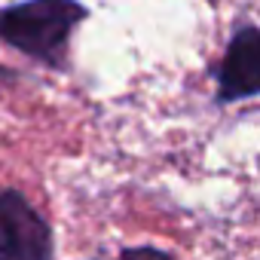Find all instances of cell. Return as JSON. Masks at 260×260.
<instances>
[{
  "mask_svg": "<svg viewBox=\"0 0 260 260\" xmlns=\"http://www.w3.org/2000/svg\"><path fill=\"white\" fill-rule=\"evenodd\" d=\"M89 19L80 0H22L0 10V43L40 61L64 68L74 31Z\"/></svg>",
  "mask_w": 260,
  "mask_h": 260,
  "instance_id": "obj_1",
  "label": "cell"
},
{
  "mask_svg": "<svg viewBox=\"0 0 260 260\" xmlns=\"http://www.w3.org/2000/svg\"><path fill=\"white\" fill-rule=\"evenodd\" d=\"M0 260H52L46 220L16 190L0 193Z\"/></svg>",
  "mask_w": 260,
  "mask_h": 260,
  "instance_id": "obj_2",
  "label": "cell"
},
{
  "mask_svg": "<svg viewBox=\"0 0 260 260\" xmlns=\"http://www.w3.org/2000/svg\"><path fill=\"white\" fill-rule=\"evenodd\" d=\"M217 80V104H233L260 95V28L242 25L214 68Z\"/></svg>",
  "mask_w": 260,
  "mask_h": 260,
  "instance_id": "obj_3",
  "label": "cell"
},
{
  "mask_svg": "<svg viewBox=\"0 0 260 260\" xmlns=\"http://www.w3.org/2000/svg\"><path fill=\"white\" fill-rule=\"evenodd\" d=\"M119 260H175V257H169V254L159 251V248H147V245H141V248H128V251H122Z\"/></svg>",
  "mask_w": 260,
  "mask_h": 260,
  "instance_id": "obj_4",
  "label": "cell"
}]
</instances>
